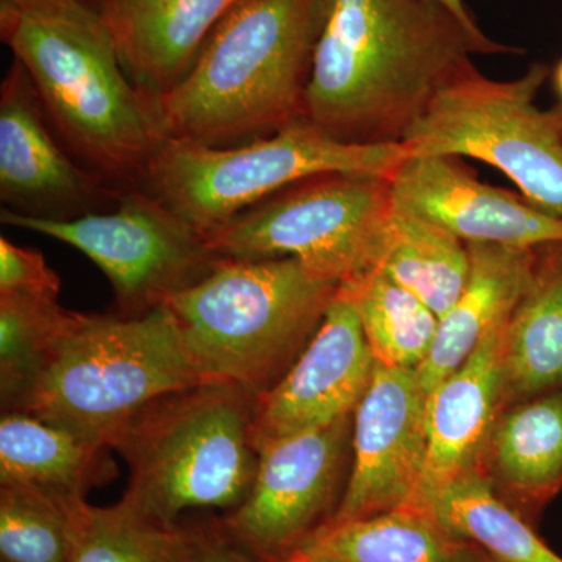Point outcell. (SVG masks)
<instances>
[{"mask_svg": "<svg viewBox=\"0 0 562 562\" xmlns=\"http://www.w3.org/2000/svg\"><path fill=\"white\" fill-rule=\"evenodd\" d=\"M512 52L472 35L435 0H330L303 120L347 144H398L472 54Z\"/></svg>", "mask_w": 562, "mask_h": 562, "instance_id": "1", "label": "cell"}, {"mask_svg": "<svg viewBox=\"0 0 562 562\" xmlns=\"http://www.w3.org/2000/svg\"><path fill=\"white\" fill-rule=\"evenodd\" d=\"M0 38L72 157L113 187H138L168 136L95 10L85 0L0 2Z\"/></svg>", "mask_w": 562, "mask_h": 562, "instance_id": "2", "label": "cell"}, {"mask_svg": "<svg viewBox=\"0 0 562 562\" xmlns=\"http://www.w3.org/2000/svg\"><path fill=\"white\" fill-rule=\"evenodd\" d=\"M330 0H236L179 85L157 99L168 139L233 147L303 120Z\"/></svg>", "mask_w": 562, "mask_h": 562, "instance_id": "3", "label": "cell"}, {"mask_svg": "<svg viewBox=\"0 0 562 562\" xmlns=\"http://www.w3.org/2000/svg\"><path fill=\"white\" fill-rule=\"evenodd\" d=\"M257 401L239 384L206 382L140 409L111 442L128 468L122 498L165 524L238 508L257 475Z\"/></svg>", "mask_w": 562, "mask_h": 562, "instance_id": "4", "label": "cell"}, {"mask_svg": "<svg viewBox=\"0 0 562 562\" xmlns=\"http://www.w3.org/2000/svg\"><path fill=\"white\" fill-rule=\"evenodd\" d=\"M206 382L168 306L140 317L68 312L21 413L111 449L140 409Z\"/></svg>", "mask_w": 562, "mask_h": 562, "instance_id": "5", "label": "cell"}, {"mask_svg": "<svg viewBox=\"0 0 562 562\" xmlns=\"http://www.w3.org/2000/svg\"><path fill=\"white\" fill-rule=\"evenodd\" d=\"M338 290L294 258H222L165 305L210 380L260 395L305 349Z\"/></svg>", "mask_w": 562, "mask_h": 562, "instance_id": "6", "label": "cell"}, {"mask_svg": "<svg viewBox=\"0 0 562 562\" xmlns=\"http://www.w3.org/2000/svg\"><path fill=\"white\" fill-rule=\"evenodd\" d=\"M409 155L403 143H341L302 120L222 149L168 139L138 187L209 235L297 181L331 172L391 180Z\"/></svg>", "mask_w": 562, "mask_h": 562, "instance_id": "7", "label": "cell"}, {"mask_svg": "<svg viewBox=\"0 0 562 562\" xmlns=\"http://www.w3.org/2000/svg\"><path fill=\"white\" fill-rule=\"evenodd\" d=\"M394 213L390 179L321 173L284 188L205 236L217 257L294 258L314 276L344 286L382 266Z\"/></svg>", "mask_w": 562, "mask_h": 562, "instance_id": "8", "label": "cell"}, {"mask_svg": "<svg viewBox=\"0 0 562 562\" xmlns=\"http://www.w3.org/2000/svg\"><path fill=\"white\" fill-rule=\"evenodd\" d=\"M547 76L542 63L508 81L487 79L473 66L438 92L403 144L412 155L487 162L525 201L562 220V110L536 105Z\"/></svg>", "mask_w": 562, "mask_h": 562, "instance_id": "9", "label": "cell"}, {"mask_svg": "<svg viewBox=\"0 0 562 562\" xmlns=\"http://www.w3.org/2000/svg\"><path fill=\"white\" fill-rule=\"evenodd\" d=\"M0 222L87 255L110 280L121 317L154 312L222 260L202 232L140 187L122 188L116 209L106 213L50 221L2 210Z\"/></svg>", "mask_w": 562, "mask_h": 562, "instance_id": "10", "label": "cell"}, {"mask_svg": "<svg viewBox=\"0 0 562 562\" xmlns=\"http://www.w3.org/2000/svg\"><path fill=\"white\" fill-rule=\"evenodd\" d=\"M353 416L258 447L246 501L217 520L257 562H286L338 509Z\"/></svg>", "mask_w": 562, "mask_h": 562, "instance_id": "11", "label": "cell"}, {"mask_svg": "<svg viewBox=\"0 0 562 562\" xmlns=\"http://www.w3.org/2000/svg\"><path fill=\"white\" fill-rule=\"evenodd\" d=\"M427 449V395L417 369L375 362L353 413L349 479L328 522L413 508Z\"/></svg>", "mask_w": 562, "mask_h": 562, "instance_id": "12", "label": "cell"}, {"mask_svg": "<svg viewBox=\"0 0 562 562\" xmlns=\"http://www.w3.org/2000/svg\"><path fill=\"white\" fill-rule=\"evenodd\" d=\"M122 188L85 168L58 138L27 70L11 63L0 85V201L38 220L72 221L116 203Z\"/></svg>", "mask_w": 562, "mask_h": 562, "instance_id": "13", "label": "cell"}, {"mask_svg": "<svg viewBox=\"0 0 562 562\" xmlns=\"http://www.w3.org/2000/svg\"><path fill=\"white\" fill-rule=\"evenodd\" d=\"M375 362L353 303L338 290L302 353L271 390L258 395L257 447L353 416Z\"/></svg>", "mask_w": 562, "mask_h": 562, "instance_id": "14", "label": "cell"}, {"mask_svg": "<svg viewBox=\"0 0 562 562\" xmlns=\"http://www.w3.org/2000/svg\"><path fill=\"white\" fill-rule=\"evenodd\" d=\"M395 209L438 224L464 243L536 249L562 244V220L476 179L458 158L409 155L391 179Z\"/></svg>", "mask_w": 562, "mask_h": 562, "instance_id": "15", "label": "cell"}, {"mask_svg": "<svg viewBox=\"0 0 562 562\" xmlns=\"http://www.w3.org/2000/svg\"><path fill=\"white\" fill-rule=\"evenodd\" d=\"M508 322L428 395L427 464L413 508L424 512L442 487L479 469L503 402L502 344Z\"/></svg>", "mask_w": 562, "mask_h": 562, "instance_id": "16", "label": "cell"}, {"mask_svg": "<svg viewBox=\"0 0 562 562\" xmlns=\"http://www.w3.org/2000/svg\"><path fill=\"white\" fill-rule=\"evenodd\" d=\"M236 0H88L116 46L122 68L157 101L184 79Z\"/></svg>", "mask_w": 562, "mask_h": 562, "instance_id": "17", "label": "cell"}, {"mask_svg": "<svg viewBox=\"0 0 562 562\" xmlns=\"http://www.w3.org/2000/svg\"><path fill=\"white\" fill-rule=\"evenodd\" d=\"M471 273L452 308L439 317L430 355L417 369L425 395L471 357L495 328L512 319L535 276L536 249L469 243Z\"/></svg>", "mask_w": 562, "mask_h": 562, "instance_id": "18", "label": "cell"}, {"mask_svg": "<svg viewBox=\"0 0 562 562\" xmlns=\"http://www.w3.org/2000/svg\"><path fill=\"white\" fill-rule=\"evenodd\" d=\"M105 443L27 413H3L0 420V486L87 498L88 492L117 476Z\"/></svg>", "mask_w": 562, "mask_h": 562, "instance_id": "19", "label": "cell"}, {"mask_svg": "<svg viewBox=\"0 0 562 562\" xmlns=\"http://www.w3.org/2000/svg\"><path fill=\"white\" fill-rule=\"evenodd\" d=\"M503 401L562 390V244L538 247L535 276L503 333Z\"/></svg>", "mask_w": 562, "mask_h": 562, "instance_id": "20", "label": "cell"}, {"mask_svg": "<svg viewBox=\"0 0 562 562\" xmlns=\"http://www.w3.org/2000/svg\"><path fill=\"white\" fill-rule=\"evenodd\" d=\"M295 554L325 562H487L471 543L443 530L430 514L394 509L327 522Z\"/></svg>", "mask_w": 562, "mask_h": 562, "instance_id": "21", "label": "cell"}, {"mask_svg": "<svg viewBox=\"0 0 562 562\" xmlns=\"http://www.w3.org/2000/svg\"><path fill=\"white\" fill-rule=\"evenodd\" d=\"M486 453L502 482L525 501L552 497L562 486V390L516 403L497 417Z\"/></svg>", "mask_w": 562, "mask_h": 562, "instance_id": "22", "label": "cell"}, {"mask_svg": "<svg viewBox=\"0 0 562 562\" xmlns=\"http://www.w3.org/2000/svg\"><path fill=\"white\" fill-rule=\"evenodd\" d=\"M424 512L491 562H562L520 514L495 495L491 480L480 469L442 487Z\"/></svg>", "mask_w": 562, "mask_h": 562, "instance_id": "23", "label": "cell"}, {"mask_svg": "<svg viewBox=\"0 0 562 562\" xmlns=\"http://www.w3.org/2000/svg\"><path fill=\"white\" fill-rule=\"evenodd\" d=\"M380 269L441 317L464 291L471 254L468 243L453 233L395 209Z\"/></svg>", "mask_w": 562, "mask_h": 562, "instance_id": "24", "label": "cell"}, {"mask_svg": "<svg viewBox=\"0 0 562 562\" xmlns=\"http://www.w3.org/2000/svg\"><path fill=\"white\" fill-rule=\"evenodd\" d=\"M198 546V525L160 522L124 498L85 502L69 562H195Z\"/></svg>", "mask_w": 562, "mask_h": 562, "instance_id": "25", "label": "cell"}, {"mask_svg": "<svg viewBox=\"0 0 562 562\" xmlns=\"http://www.w3.org/2000/svg\"><path fill=\"white\" fill-rule=\"evenodd\" d=\"M360 317L376 362L419 369L430 355L439 316L382 271L339 286Z\"/></svg>", "mask_w": 562, "mask_h": 562, "instance_id": "26", "label": "cell"}, {"mask_svg": "<svg viewBox=\"0 0 562 562\" xmlns=\"http://www.w3.org/2000/svg\"><path fill=\"white\" fill-rule=\"evenodd\" d=\"M55 299L0 295V403L21 413L65 322Z\"/></svg>", "mask_w": 562, "mask_h": 562, "instance_id": "27", "label": "cell"}, {"mask_svg": "<svg viewBox=\"0 0 562 562\" xmlns=\"http://www.w3.org/2000/svg\"><path fill=\"white\" fill-rule=\"evenodd\" d=\"M85 498L27 486H0L2 562H69Z\"/></svg>", "mask_w": 562, "mask_h": 562, "instance_id": "28", "label": "cell"}, {"mask_svg": "<svg viewBox=\"0 0 562 562\" xmlns=\"http://www.w3.org/2000/svg\"><path fill=\"white\" fill-rule=\"evenodd\" d=\"M60 290V277L41 251L0 238V295H36L58 301Z\"/></svg>", "mask_w": 562, "mask_h": 562, "instance_id": "29", "label": "cell"}, {"mask_svg": "<svg viewBox=\"0 0 562 562\" xmlns=\"http://www.w3.org/2000/svg\"><path fill=\"white\" fill-rule=\"evenodd\" d=\"M198 527L199 546L195 562H257L228 539L217 520Z\"/></svg>", "mask_w": 562, "mask_h": 562, "instance_id": "30", "label": "cell"}, {"mask_svg": "<svg viewBox=\"0 0 562 562\" xmlns=\"http://www.w3.org/2000/svg\"><path fill=\"white\" fill-rule=\"evenodd\" d=\"M439 5H442L443 9L450 11L458 21L468 29L472 35H475L476 38L480 40H491L484 35L482 29L476 25L475 20H473L472 14L469 13L468 7H465L464 0H435Z\"/></svg>", "mask_w": 562, "mask_h": 562, "instance_id": "31", "label": "cell"}, {"mask_svg": "<svg viewBox=\"0 0 562 562\" xmlns=\"http://www.w3.org/2000/svg\"><path fill=\"white\" fill-rule=\"evenodd\" d=\"M553 83L558 98H560V109L562 110V60L558 63L557 69H554Z\"/></svg>", "mask_w": 562, "mask_h": 562, "instance_id": "32", "label": "cell"}, {"mask_svg": "<svg viewBox=\"0 0 562 562\" xmlns=\"http://www.w3.org/2000/svg\"><path fill=\"white\" fill-rule=\"evenodd\" d=\"M0 2H11V3H44V2H68V0H0Z\"/></svg>", "mask_w": 562, "mask_h": 562, "instance_id": "33", "label": "cell"}, {"mask_svg": "<svg viewBox=\"0 0 562 562\" xmlns=\"http://www.w3.org/2000/svg\"><path fill=\"white\" fill-rule=\"evenodd\" d=\"M286 562H325L319 560H314V558L303 557V554H294V557L290 558Z\"/></svg>", "mask_w": 562, "mask_h": 562, "instance_id": "34", "label": "cell"}]
</instances>
